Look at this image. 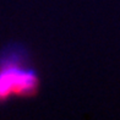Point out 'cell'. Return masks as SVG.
Segmentation results:
<instances>
[{
  "mask_svg": "<svg viewBox=\"0 0 120 120\" xmlns=\"http://www.w3.org/2000/svg\"><path fill=\"white\" fill-rule=\"evenodd\" d=\"M38 88L34 71L23 68L16 53H6L0 58V102L11 96H31Z\"/></svg>",
  "mask_w": 120,
  "mask_h": 120,
  "instance_id": "1",
  "label": "cell"
}]
</instances>
